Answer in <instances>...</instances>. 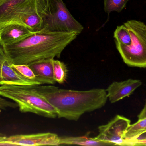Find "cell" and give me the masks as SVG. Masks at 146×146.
I'll use <instances>...</instances> for the list:
<instances>
[{
    "mask_svg": "<svg viewBox=\"0 0 146 146\" xmlns=\"http://www.w3.org/2000/svg\"><path fill=\"white\" fill-rule=\"evenodd\" d=\"M78 35L76 32H53L42 29L19 43L1 46L12 64L29 65L42 59L60 58L65 48Z\"/></svg>",
    "mask_w": 146,
    "mask_h": 146,
    "instance_id": "obj_1",
    "label": "cell"
},
{
    "mask_svg": "<svg viewBox=\"0 0 146 146\" xmlns=\"http://www.w3.org/2000/svg\"></svg>",
    "mask_w": 146,
    "mask_h": 146,
    "instance_id": "obj_24",
    "label": "cell"
},
{
    "mask_svg": "<svg viewBox=\"0 0 146 146\" xmlns=\"http://www.w3.org/2000/svg\"><path fill=\"white\" fill-rule=\"evenodd\" d=\"M0 142L6 146H58L60 145V137L51 133L33 134L0 135Z\"/></svg>",
    "mask_w": 146,
    "mask_h": 146,
    "instance_id": "obj_8",
    "label": "cell"
},
{
    "mask_svg": "<svg viewBox=\"0 0 146 146\" xmlns=\"http://www.w3.org/2000/svg\"><path fill=\"white\" fill-rule=\"evenodd\" d=\"M46 6V0H0V27L13 23L20 24L26 15H42Z\"/></svg>",
    "mask_w": 146,
    "mask_h": 146,
    "instance_id": "obj_6",
    "label": "cell"
},
{
    "mask_svg": "<svg viewBox=\"0 0 146 146\" xmlns=\"http://www.w3.org/2000/svg\"><path fill=\"white\" fill-rule=\"evenodd\" d=\"M129 0H104V9L109 15L113 11L120 13Z\"/></svg>",
    "mask_w": 146,
    "mask_h": 146,
    "instance_id": "obj_16",
    "label": "cell"
},
{
    "mask_svg": "<svg viewBox=\"0 0 146 146\" xmlns=\"http://www.w3.org/2000/svg\"><path fill=\"white\" fill-rule=\"evenodd\" d=\"M34 88L57 111L58 118L78 121L86 113L104 107L108 99L106 90L88 91L60 89L52 85H35Z\"/></svg>",
    "mask_w": 146,
    "mask_h": 146,
    "instance_id": "obj_2",
    "label": "cell"
},
{
    "mask_svg": "<svg viewBox=\"0 0 146 146\" xmlns=\"http://www.w3.org/2000/svg\"><path fill=\"white\" fill-rule=\"evenodd\" d=\"M26 27L13 23L0 27V45L2 47L19 43L35 33Z\"/></svg>",
    "mask_w": 146,
    "mask_h": 146,
    "instance_id": "obj_9",
    "label": "cell"
},
{
    "mask_svg": "<svg viewBox=\"0 0 146 146\" xmlns=\"http://www.w3.org/2000/svg\"><path fill=\"white\" fill-rule=\"evenodd\" d=\"M146 139V132L145 133H143L141 135L139 138H137V139Z\"/></svg>",
    "mask_w": 146,
    "mask_h": 146,
    "instance_id": "obj_23",
    "label": "cell"
},
{
    "mask_svg": "<svg viewBox=\"0 0 146 146\" xmlns=\"http://www.w3.org/2000/svg\"><path fill=\"white\" fill-rule=\"evenodd\" d=\"M130 125V120L117 115L107 124L98 127L99 134L96 137L111 146H131L130 140L126 138Z\"/></svg>",
    "mask_w": 146,
    "mask_h": 146,
    "instance_id": "obj_7",
    "label": "cell"
},
{
    "mask_svg": "<svg viewBox=\"0 0 146 146\" xmlns=\"http://www.w3.org/2000/svg\"><path fill=\"white\" fill-rule=\"evenodd\" d=\"M131 146H146V139L131 140Z\"/></svg>",
    "mask_w": 146,
    "mask_h": 146,
    "instance_id": "obj_21",
    "label": "cell"
},
{
    "mask_svg": "<svg viewBox=\"0 0 146 146\" xmlns=\"http://www.w3.org/2000/svg\"><path fill=\"white\" fill-rule=\"evenodd\" d=\"M53 66L55 80L59 84H63L67 78L68 70L66 65L64 62L54 59Z\"/></svg>",
    "mask_w": 146,
    "mask_h": 146,
    "instance_id": "obj_15",
    "label": "cell"
},
{
    "mask_svg": "<svg viewBox=\"0 0 146 146\" xmlns=\"http://www.w3.org/2000/svg\"><path fill=\"white\" fill-rule=\"evenodd\" d=\"M6 55L2 47L0 45V85H3L2 79L1 75V68L3 60L6 58Z\"/></svg>",
    "mask_w": 146,
    "mask_h": 146,
    "instance_id": "obj_20",
    "label": "cell"
},
{
    "mask_svg": "<svg viewBox=\"0 0 146 146\" xmlns=\"http://www.w3.org/2000/svg\"><path fill=\"white\" fill-rule=\"evenodd\" d=\"M115 40L125 45L131 44L132 39L127 28L125 25L117 26L114 33Z\"/></svg>",
    "mask_w": 146,
    "mask_h": 146,
    "instance_id": "obj_17",
    "label": "cell"
},
{
    "mask_svg": "<svg viewBox=\"0 0 146 146\" xmlns=\"http://www.w3.org/2000/svg\"><path fill=\"white\" fill-rule=\"evenodd\" d=\"M11 65L13 68L18 73H19L23 77L30 80L38 82L36 81V78L35 74L28 65H15L12 63Z\"/></svg>",
    "mask_w": 146,
    "mask_h": 146,
    "instance_id": "obj_18",
    "label": "cell"
},
{
    "mask_svg": "<svg viewBox=\"0 0 146 146\" xmlns=\"http://www.w3.org/2000/svg\"><path fill=\"white\" fill-rule=\"evenodd\" d=\"M2 97L0 96V109H6L8 108H16L18 107V105L15 102L8 101Z\"/></svg>",
    "mask_w": 146,
    "mask_h": 146,
    "instance_id": "obj_19",
    "label": "cell"
},
{
    "mask_svg": "<svg viewBox=\"0 0 146 146\" xmlns=\"http://www.w3.org/2000/svg\"><path fill=\"white\" fill-rule=\"evenodd\" d=\"M60 145H80L88 146H111L109 143L103 141L97 137L88 138L86 136L60 137Z\"/></svg>",
    "mask_w": 146,
    "mask_h": 146,
    "instance_id": "obj_13",
    "label": "cell"
},
{
    "mask_svg": "<svg viewBox=\"0 0 146 146\" xmlns=\"http://www.w3.org/2000/svg\"><path fill=\"white\" fill-rule=\"evenodd\" d=\"M54 58H47L35 61L28 65L41 85H54L56 81L54 79L53 61Z\"/></svg>",
    "mask_w": 146,
    "mask_h": 146,
    "instance_id": "obj_11",
    "label": "cell"
},
{
    "mask_svg": "<svg viewBox=\"0 0 146 146\" xmlns=\"http://www.w3.org/2000/svg\"><path fill=\"white\" fill-rule=\"evenodd\" d=\"M146 131V118L138 120V121L130 125L127 131L126 138L127 139L134 140Z\"/></svg>",
    "mask_w": 146,
    "mask_h": 146,
    "instance_id": "obj_14",
    "label": "cell"
},
{
    "mask_svg": "<svg viewBox=\"0 0 146 146\" xmlns=\"http://www.w3.org/2000/svg\"><path fill=\"white\" fill-rule=\"evenodd\" d=\"M42 15L43 29L53 32H76L80 34L83 27L74 18L62 0H46Z\"/></svg>",
    "mask_w": 146,
    "mask_h": 146,
    "instance_id": "obj_5",
    "label": "cell"
},
{
    "mask_svg": "<svg viewBox=\"0 0 146 146\" xmlns=\"http://www.w3.org/2000/svg\"><path fill=\"white\" fill-rule=\"evenodd\" d=\"M142 85L139 80L129 79L122 81H114L106 89L107 96L111 103L129 97Z\"/></svg>",
    "mask_w": 146,
    "mask_h": 146,
    "instance_id": "obj_10",
    "label": "cell"
},
{
    "mask_svg": "<svg viewBox=\"0 0 146 146\" xmlns=\"http://www.w3.org/2000/svg\"><path fill=\"white\" fill-rule=\"evenodd\" d=\"M139 120L146 118V102L144 108L138 116Z\"/></svg>",
    "mask_w": 146,
    "mask_h": 146,
    "instance_id": "obj_22",
    "label": "cell"
},
{
    "mask_svg": "<svg viewBox=\"0 0 146 146\" xmlns=\"http://www.w3.org/2000/svg\"><path fill=\"white\" fill-rule=\"evenodd\" d=\"M0 96L16 103L22 113H34L49 118L58 117L55 109L36 91L34 86L1 85Z\"/></svg>",
    "mask_w": 146,
    "mask_h": 146,
    "instance_id": "obj_3",
    "label": "cell"
},
{
    "mask_svg": "<svg viewBox=\"0 0 146 146\" xmlns=\"http://www.w3.org/2000/svg\"><path fill=\"white\" fill-rule=\"evenodd\" d=\"M11 63L7 57L3 60L1 68L3 85L35 86L41 85L37 81L30 80L23 77L12 67Z\"/></svg>",
    "mask_w": 146,
    "mask_h": 146,
    "instance_id": "obj_12",
    "label": "cell"
},
{
    "mask_svg": "<svg viewBox=\"0 0 146 146\" xmlns=\"http://www.w3.org/2000/svg\"><path fill=\"white\" fill-rule=\"evenodd\" d=\"M131 36V44L125 45L115 40L124 62L132 67L146 68V25L135 20L124 23Z\"/></svg>",
    "mask_w": 146,
    "mask_h": 146,
    "instance_id": "obj_4",
    "label": "cell"
}]
</instances>
